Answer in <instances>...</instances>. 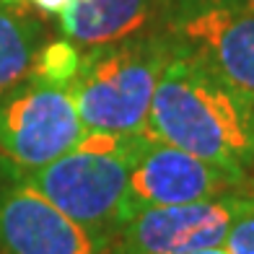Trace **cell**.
I'll use <instances>...</instances> for the list:
<instances>
[{
    "label": "cell",
    "instance_id": "6da1fadb",
    "mask_svg": "<svg viewBox=\"0 0 254 254\" xmlns=\"http://www.w3.org/2000/svg\"><path fill=\"white\" fill-rule=\"evenodd\" d=\"M145 135L254 187V99L177 47L161 73Z\"/></svg>",
    "mask_w": 254,
    "mask_h": 254
},
{
    "label": "cell",
    "instance_id": "7a4b0ae2",
    "mask_svg": "<svg viewBox=\"0 0 254 254\" xmlns=\"http://www.w3.org/2000/svg\"><path fill=\"white\" fill-rule=\"evenodd\" d=\"M171 42L145 34L83 52L80 70L67 86L88 132H143Z\"/></svg>",
    "mask_w": 254,
    "mask_h": 254
},
{
    "label": "cell",
    "instance_id": "3957f363",
    "mask_svg": "<svg viewBox=\"0 0 254 254\" xmlns=\"http://www.w3.org/2000/svg\"><path fill=\"white\" fill-rule=\"evenodd\" d=\"M135 161L137 156L86 153L73 148L47 166L24 171V177L107 252L112 236L122 226V197Z\"/></svg>",
    "mask_w": 254,
    "mask_h": 254
},
{
    "label": "cell",
    "instance_id": "277c9868",
    "mask_svg": "<svg viewBox=\"0 0 254 254\" xmlns=\"http://www.w3.org/2000/svg\"><path fill=\"white\" fill-rule=\"evenodd\" d=\"M88 130L67 88L26 75L0 94V156L21 171H34L70 153Z\"/></svg>",
    "mask_w": 254,
    "mask_h": 254
},
{
    "label": "cell",
    "instance_id": "5b68a950",
    "mask_svg": "<svg viewBox=\"0 0 254 254\" xmlns=\"http://www.w3.org/2000/svg\"><path fill=\"white\" fill-rule=\"evenodd\" d=\"M158 34L254 99V10L226 0H166Z\"/></svg>",
    "mask_w": 254,
    "mask_h": 254
},
{
    "label": "cell",
    "instance_id": "8992f818",
    "mask_svg": "<svg viewBox=\"0 0 254 254\" xmlns=\"http://www.w3.org/2000/svg\"><path fill=\"white\" fill-rule=\"evenodd\" d=\"M252 200L254 190L184 205L148 207L120 226L104 254H192L223 247L231 223Z\"/></svg>",
    "mask_w": 254,
    "mask_h": 254
},
{
    "label": "cell",
    "instance_id": "52a82bcc",
    "mask_svg": "<svg viewBox=\"0 0 254 254\" xmlns=\"http://www.w3.org/2000/svg\"><path fill=\"white\" fill-rule=\"evenodd\" d=\"M252 190V184L234 177L231 171L151 137L130 171L120 218L125 223L148 207L184 205Z\"/></svg>",
    "mask_w": 254,
    "mask_h": 254
},
{
    "label": "cell",
    "instance_id": "ba28073f",
    "mask_svg": "<svg viewBox=\"0 0 254 254\" xmlns=\"http://www.w3.org/2000/svg\"><path fill=\"white\" fill-rule=\"evenodd\" d=\"M0 254H104V247L0 156Z\"/></svg>",
    "mask_w": 254,
    "mask_h": 254
},
{
    "label": "cell",
    "instance_id": "9c48e42d",
    "mask_svg": "<svg viewBox=\"0 0 254 254\" xmlns=\"http://www.w3.org/2000/svg\"><path fill=\"white\" fill-rule=\"evenodd\" d=\"M166 0H75L57 16V26L80 52L158 34Z\"/></svg>",
    "mask_w": 254,
    "mask_h": 254
},
{
    "label": "cell",
    "instance_id": "30bf717a",
    "mask_svg": "<svg viewBox=\"0 0 254 254\" xmlns=\"http://www.w3.org/2000/svg\"><path fill=\"white\" fill-rule=\"evenodd\" d=\"M44 44V26L21 8L0 5V94L21 83Z\"/></svg>",
    "mask_w": 254,
    "mask_h": 254
},
{
    "label": "cell",
    "instance_id": "8fae6325",
    "mask_svg": "<svg viewBox=\"0 0 254 254\" xmlns=\"http://www.w3.org/2000/svg\"><path fill=\"white\" fill-rule=\"evenodd\" d=\"M80 60H83V52H80L70 39H57L50 44H42V50L34 57L31 65V78L39 80V83H47L55 88H67L73 83L75 73L80 70Z\"/></svg>",
    "mask_w": 254,
    "mask_h": 254
},
{
    "label": "cell",
    "instance_id": "7c38bea8",
    "mask_svg": "<svg viewBox=\"0 0 254 254\" xmlns=\"http://www.w3.org/2000/svg\"><path fill=\"white\" fill-rule=\"evenodd\" d=\"M223 249L228 254H254V200L252 205L231 223Z\"/></svg>",
    "mask_w": 254,
    "mask_h": 254
},
{
    "label": "cell",
    "instance_id": "4fadbf2b",
    "mask_svg": "<svg viewBox=\"0 0 254 254\" xmlns=\"http://www.w3.org/2000/svg\"><path fill=\"white\" fill-rule=\"evenodd\" d=\"M75 3V0H31L29 5H34L37 10H42V13H50V16H60L65 8H70Z\"/></svg>",
    "mask_w": 254,
    "mask_h": 254
},
{
    "label": "cell",
    "instance_id": "5bb4252c",
    "mask_svg": "<svg viewBox=\"0 0 254 254\" xmlns=\"http://www.w3.org/2000/svg\"><path fill=\"white\" fill-rule=\"evenodd\" d=\"M31 3V0H0V5H5V8H26Z\"/></svg>",
    "mask_w": 254,
    "mask_h": 254
},
{
    "label": "cell",
    "instance_id": "9a60e30c",
    "mask_svg": "<svg viewBox=\"0 0 254 254\" xmlns=\"http://www.w3.org/2000/svg\"><path fill=\"white\" fill-rule=\"evenodd\" d=\"M226 3H231V5H239V8H249V10H254V0H226Z\"/></svg>",
    "mask_w": 254,
    "mask_h": 254
},
{
    "label": "cell",
    "instance_id": "2e32d148",
    "mask_svg": "<svg viewBox=\"0 0 254 254\" xmlns=\"http://www.w3.org/2000/svg\"><path fill=\"white\" fill-rule=\"evenodd\" d=\"M192 254H228L223 247H210V249H200V252H192Z\"/></svg>",
    "mask_w": 254,
    "mask_h": 254
}]
</instances>
